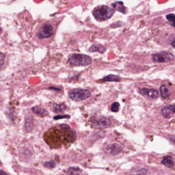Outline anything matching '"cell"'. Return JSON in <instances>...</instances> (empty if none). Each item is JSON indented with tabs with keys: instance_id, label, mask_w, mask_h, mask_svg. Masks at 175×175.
<instances>
[{
	"instance_id": "cell-16",
	"label": "cell",
	"mask_w": 175,
	"mask_h": 175,
	"mask_svg": "<svg viewBox=\"0 0 175 175\" xmlns=\"http://www.w3.org/2000/svg\"><path fill=\"white\" fill-rule=\"evenodd\" d=\"M121 78L116 75H109L102 79L103 82H119Z\"/></svg>"
},
{
	"instance_id": "cell-3",
	"label": "cell",
	"mask_w": 175,
	"mask_h": 175,
	"mask_svg": "<svg viewBox=\"0 0 175 175\" xmlns=\"http://www.w3.org/2000/svg\"><path fill=\"white\" fill-rule=\"evenodd\" d=\"M68 62L71 66H87L92 63V59L88 55L74 53L69 57Z\"/></svg>"
},
{
	"instance_id": "cell-1",
	"label": "cell",
	"mask_w": 175,
	"mask_h": 175,
	"mask_svg": "<svg viewBox=\"0 0 175 175\" xmlns=\"http://www.w3.org/2000/svg\"><path fill=\"white\" fill-rule=\"evenodd\" d=\"M62 134L60 136V129H53L50 130L49 133L46 134V140L49 145H52L53 147L60 145L62 141L67 142L75 141L76 133L72 130L68 125H61L60 126Z\"/></svg>"
},
{
	"instance_id": "cell-8",
	"label": "cell",
	"mask_w": 175,
	"mask_h": 175,
	"mask_svg": "<svg viewBox=\"0 0 175 175\" xmlns=\"http://www.w3.org/2000/svg\"><path fill=\"white\" fill-rule=\"evenodd\" d=\"M140 93L144 96L152 99H157L159 97V92L156 90L149 88H142L140 90Z\"/></svg>"
},
{
	"instance_id": "cell-2",
	"label": "cell",
	"mask_w": 175,
	"mask_h": 175,
	"mask_svg": "<svg viewBox=\"0 0 175 175\" xmlns=\"http://www.w3.org/2000/svg\"><path fill=\"white\" fill-rule=\"evenodd\" d=\"M115 12V10L106 5L98 7L92 11L94 17L99 21H105L111 18Z\"/></svg>"
},
{
	"instance_id": "cell-7",
	"label": "cell",
	"mask_w": 175,
	"mask_h": 175,
	"mask_svg": "<svg viewBox=\"0 0 175 175\" xmlns=\"http://www.w3.org/2000/svg\"><path fill=\"white\" fill-rule=\"evenodd\" d=\"M94 125L98 128H105L111 126V121L106 117L100 118L94 121Z\"/></svg>"
},
{
	"instance_id": "cell-11",
	"label": "cell",
	"mask_w": 175,
	"mask_h": 175,
	"mask_svg": "<svg viewBox=\"0 0 175 175\" xmlns=\"http://www.w3.org/2000/svg\"><path fill=\"white\" fill-rule=\"evenodd\" d=\"M160 94L163 99L169 98L171 96V90L166 84H163L160 86Z\"/></svg>"
},
{
	"instance_id": "cell-24",
	"label": "cell",
	"mask_w": 175,
	"mask_h": 175,
	"mask_svg": "<svg viewBox=\"0 0 175 175\" xmlns=\"http://www.w3.org/2000/svg\"><path fill=\"white\" fill-rule=\"evenodd\" d=\"M170 139L173 142V143H174L175 144V136H170Z\"/></svg>"
},
{
	"instance_id": "cell-17",
	"label": "cell",
	"mask_w": 175,
	"mask_h": 175,
	"mask_svg": "<svg viewBox=\"0 0 175 175\" xmlns=\"http://www.w3.org/2000/svg\"><path fill=\"white\" fill-rule=\"evenodd\" d=\"M66 109V106L64 104H55L53 106V111L56 113H62Z\"/></svg>"
},
{
	"instance_id": "cell-26",
	"label": "cell",
	"mask_w": 175,
	"mask_h": 175,
	"mask_svg": "<svg viewBox=\"0 0 175 175\" xmlns=\"http://www.w3.org/2000/svg\"><path fill=\"white\" fill-rule=\"evenodd\" d=\"M171 45H172V47L175 48V39L174 40V41L172 42V43H171Z\"/></svg>"
},
{
	"instance_id": "cell-4",
	"label": "cell",
	"mask_w": 175,
	"mask_h": 175,
	"mask_svg": "<svg viewBox=\"0 0 175 175\" xmlns=\"http://www.w3.org/2000/svg\"><path fill=\"white\" fill-rule=\"evenodd\" d=\"M91 96L90 92L88 90L75 88L69 92V96L71 99L76 101H82L89 98Z\"/></svg>"
},
{
	"instance_id": "cell-13",
	"label": "cell",
	"mask_w": 175,
	"mask_h": 175,
	"mask_svg": "<svg viewBox=\"0 0 175 175\" xmlns=\"http://www.w3.org/2000/svg\"><path fill=\"white\" fill-rule=\"evenodd\" d=\"M88 51L90 52H99V53H103L106 51V49L102 45L100 44H93L90 47Z\"/></svg>"
},
{
	"instance_id": "cell-5",
	"label": "cell",
	"mask_w": 175,
	"mask_h": 175,
	"mask_svg": "<svg viewBox=\"0 0 175 175\" xmlns=\"http://www.w3.org/2000/svg\"><path fill=\"white\" fill-rule=\"evenodd\" d=\"M53 26L51 24L46 23L41 26L36 33V36L40 39L48 38L53 34Z\"/></svg>"
},
{
	"instance_id": "cell-23",
	"label": "cell",
	"mask_w": 175,
	"mask_h": 175,
	"mask_svg": "<svg viewBox=\"0 0 175 175\" xmlns=\"http://www.w3.org/2000/svg\"><path fill=\"white\" fill-rule=\"evenodd\" d=\"M0 62H1V67L3 66V63H4V61H3V59H4V55L3 54V53H1V56H0Z\"/></svg>"
},
{
	"instance_id": "cell-20",
	"label": "cell",
	"mask_w": 175,
	"mask_h": 175,
	"mask_svg": "<svg viewBox=\"0 0 175 175\" xmlns=\"http://www.w3.org/2000/svg\"><path fill=\"white\" fill-rule=\"evenodd\" d=\"M120 104L118 102L113 103V104L111 105V111L113 112H117L119 110Z\"/></svg>"
},
{
	"instance_id": "cell-10",
	"label": "cell",
	"mask_w": 175,
	"mask_h": 175,
	"mask_svg": "<svg viewBox=\"0 0 175 175\" xmlns=\"http://www.w3.org/2000/svg\"><path fill=\"white\" fill-rule=\"evenodd\" d=\"M162 114L165 118H169L173 114H175V105H169L162 109Z\"/></svg>"
},
{
	"instance_id": "cell-21",
	"label": "cell",
	"mask_w": 175,
	"mask_h": 175,
	"mask_svg": "<svg viewBox=\"0 0 175 175\" xmlns=\"http://www.w3.org/2000/svg\"><path fill=\"white\" fill-rule=\"evenodd\" d=\"M119 2L120 6L117 7L118 10L120 12L123 13H126L125 7L123 5V3L122 2Z\"/></svg>"
},
{
	"instance_id": "cell-25",
	"label": "cell",
	"mask_w": 175,
	"mask_h": 175,
	"mask_svg": "<svg viewBox=\"0 0 175 175\" xmlns=\"http://www.w3.org/2000/svg\"><path fill=\"white\" fill-rule=\"evenodd\" d=\"M1 175H8L6 172H5L4 171L1 170Z\"/></svg>"
},
{
	"instance_id": "cell-27",
	"label": "cell",
	"mask_w": 175,
	"mask_h": 175,
	"mask_svg": "<svg viewBox=\"0 0 175 175\" xmlns=\"http://www.w3.org/2000/svg\"><path fill=\"white\" fill-rule=\"evenodd\" d=\"M49 89H52V90H58V91H60V89H59V88H49Z\"/></svg>"
},
{
	"instance_id": "cell-22",
	"label": "cell",
	"mask_w": 175,
	"mask_h": 175,
	"mask_svg": "<svg viewBox=\"0 0 175 175\" xmlns=\"http://www.w3.org/2000/svg\"><path fill=\"white\" fill-rule=\"evenodd\" d=\"M70 117L68 115H64V116H56L55 117H54V119L55 120H58L60 119H63V118H69Z\"/></svg>"
},
{
	"instance_id": "cell-19",
	"label": "cell",
	"mask_w": 175,
	"mask_h": 175,
	"mask_svg": "<svg viewBox=\"0 0 175 175\" xmlns=\"http://www.w3.org/2000/svg\"><path fill=\"white\" fill-rule=\"evenodd\" d=\"M44 166L47 169H53L56 166V163L53 161H49L45 162L44 164Z\"/></svg>"
},
{
	"instance_id": "cell-14",
	"label": "cell",
	"mask_w": 175,
	"mask_h": 175,
	"mask_svg": "<svg viewBox=\"0 0 175 175\" xmlns=\"http://www.w3.org/2000/svg\"><path fill=\"white\" fill-rule=\"evenodd\" d=\"M82 172L78 167H71L67 172V175H82Z\"/></svg>"
},
{
	"instance_id": "cell-12",
	"label": "cell",
	"mask_w": 175,
	"mask_h": 175,
	"mask_svg": "<svg viewBox=\"0 0 175 175\" xmlns=\"http://www.w3.org/2000/svg\"><path fill=\"white\" fill-rule=\"evenodd\" d=\"M32 111L34 113L38 116H40L42 117H45L47 116L48 115V111L46 109L43 108V107L39 106H35L32 107Z\"/></svg>"
},
{
	"instance_id": "cell-15",
	"label": "cell",
	"mask_w": 175,
	"mask_h": 175,
	"mask_svg": "<svg viewBox=\"0 0 175 175\" xmlns=\"http://www.w3.org/2000/svg\"><path fill=\"white\" fill-rule=\"evenodd\" d=\"M161 163L165 167H167L169 168L172 167L174 165V161L171 157L169 156H167L164 157L161 161Z\"/></svg>"
},
{
	"instance_id": "cell-18",
	"label": "cell",
	"mask_w": 175,
	"mask_h": 175,
	"mask_svg": "<svg viewBox=\"0 0 175 175\" xmlns=\"http://www.w3.org/2000/svg\"><path fill=\"white\" fill-rule=\"evenodd\" d=\"M167 19L169 20V24L175 27V15L173 13H170L167 15Z\"/></svg>"
},
{
	"instance_id": "cell-6",
	"label": "cell",
	"mask_w": 175,
	"mask_h": 175,
	"mask_svg": "<svg viewBox=\"0 0 175 175\" xmlns=\"http://www.w3.org/2000/svg\"><path fill=\"white\" fill-rule=\"evenodd\" d=\"M152 58L154 62L165 63L173 60L174 59V56L169 52L163 51L157 54L153 55Z\"/></svg>"
},
{
	"instance_id": "cell-9",
	"label": "cell",
	"mask_w": 175,
	"mask_h": 175,
	"mask_svg": "<svg viewBox=\"0 0 175 175\" xmlns=\"http://www.w3.org/2000/svg\"><path fill=\"white\" fill-rule=\"evenodd\" d=\"M121 150L122 147H121L120 145L116 143L108 145L105 149V151L106 153L112 155H115L118 154L121 152Z\"/></svg>"
}]
</instances>
